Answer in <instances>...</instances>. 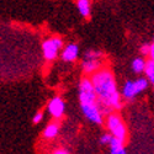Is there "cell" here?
<instances>
[{
  "mask_svg": "<svg viewBox=\"0 0 154 154\" xmlns=\"http://www.w3.org/2000/svg\"><path fill=\"white\" fill-rule=\"evenodd\" d=\"M60 133V123L59 121H51L46 125L45 130L42 132V138L46 140H53Z\"/></svg>",
  "mask_w": 154,
  "mask_h": 154,
  "instance_id": "cell-9",
  "label": "cell"
},
{
  "mask_svg": "<svg viewBox=\"0 0 154 154\" xmlns=\"http://www.w3.org/2000/svg\"><path fill=\"white\" fill-rule=\"evenodd\" d=\"M66 109H67L66 101H64V99L60 95H54L51 97L47 102V107H46L51 119L54 121H60L64 117Z\"/></svg>",
  "mask_w": 154,
  "mask_h": 154,
  "instance_id": "cell-7",
  "label": "cell"
},
{
  "mask_svg": "<svg viewBox=\"0 0 154 154\" xmlns=\"http://www.w3.org/2000/svg\"><path fill=\"white\" fill-rule=\"evenodd\" d=\"M149 85L150 84L144 75L138 76V78L134 80H126L123 83L122 88L120 89L123 101H126V102L133 101L138 95L144 93L149 88Z\"/></svg>",
  "mask_w": 154,
  "mask_h": 154,
  "instance_id": "cell-4",
  "label": "cell"
},
{
  "mask_svg": "<svg viewBox=\"0 0 154 154\" xmlns=\"http://www.w3.org/2000/svg\"><path fill=\"white\" fill-rule=\"evenodd\" d=\"M112 134L110 133V132H104V133H101L100 134V137H99V142H100V144L101 146H107L109 147V144H110V142L112 140Z\"/></svg>",
  "mask_w": 154,
  "mask_h": 154,
  "instance_id": "cell-14",
  "label": "cell"
},
{
  "mask_svg": "<svg viewBox=\"0 0 154 154\" xmlns=\"http://www.w3.org/2000/svg\"><path fill=\"white\" fill-rule=\"evenodd\" d=\"M150 45L152 43H143L142 46L139 47V52L143 57H148L149 54V51H150Z\"/></svg>",
  "mask_w": 154,
  "mask_h": 154,
  "instance_id": "cell-17",
  "label": "cell"
},
{
  "mask_svg": "<svg viewBox=\"0 0 154 154\" xmlns=\"http://www.w3.org/2000/svg\"><path fill=\"white\" fill-rule=\"evenodd\" d=\"M109 154H127L126 143L120 139L112 138L109 144Z\"/></svg>",
  "mask_w": 154,
  "mask_h": 154,
  "instance_id": "cell-12",
  "label": "cell"
},
{
  "mask_svg": "<svg viewBox=\"0 0 154 154\" xmlns=\"http://www.w3.org/2000/svg\"><path fill=\"white\" fill-rule=\"evenodd\" d=\"M63 47H64V41L60 36L52 35V36L46 37L41 45L42 57H43L45 62H47V63L54 62L60 56Z\"/></svg>",
  "mask_w": 154,
  "mask_h": 154,
  "instance_id": "cell-5",
  "label": "cell"
},
{
  "mask_svg": "<svg viewBox=\"0 0 154 154\" xmlns=\"http://www.w3.org/2000/svg\"><path fill=\"white\" fill-rule=\"evenodd\" d=\"M76 9L83 19H90L91 16V2L90 0H75Z\"/></svg>",
  "mask_w": 154,
  "mask_h": 154,
  "instance_id": "cell-10",
  "label": "cell"
},
{
  "mask_svg": "<svg viewBox=\"0 0 154 154\" xmlns=\"http://www.w3.org/2000/svg\"><path fill=\"white\" fill-rule=\"evenodd\" d=\"M78 99H79V105L97 102V96H96L90 76L83 75L80 78L78 84Z\"/></svg>",
  "mask_w": 154,
  "mask_h": 154,
  "instance_id": "cell-6",
  "label": "cell"
},
{
  "mask_svg": "<svg viewBox=\"0 0 154 154\" xmlns=\"http://www.w3.org/2000/svg\"><path fill=\"white\" fill-rule=\"evenodd\" d=\"M101 111L106 116L113 111H121L123 109V99L119 88L116 76L112 68L106 64L101 69L90 75Z\"/></svg>",
  "mask_w": 154,
  "mask_h": 154,
  "instance_id": "cell-1",
  "label": "cell"
},
{
  "mask_svg": "<svg viewBox=\"0 0 154 154\" xmlns=\"http://www.w3.org/2000/svg\"><path fill=\"white\" fill-rule=\"evenodd\" d=\"M48 154H70V152L66 147H54L49 150Z\"/></svg>",
  "mask_w": 154,
  "mask_h": 154,
  "instance_id": "cell-16",
  "label": "cell"
},
{
  "mask_svg": "<svg viewBox=\"0 0 154 154\" xmlns=\"http://www.w3.org/2000/svg\"><path fill=\"white\" fill-rule=\"evenodd\" d=\"M147 58L154 63V42H152V45H150V51H149V54Z\"/></svg>",
  "mask_w": 154,
  "mask_h": 154,
  "instance_id": "cell-18",
  "label": "cell"
},
{
  "mask_svg": "<svg viewBox=\"0 0 154 154\" xmlns=\"http://www.w3.org/2000/svg\"><path fill=\"white\" fill-rule=\"evenodd\" d=\"M79 57H80V47L78 43H74V42L64 45L60 52V56H59L62 62L68 63V64L75 63L79 59Z\"/></svg>",
  "mask_w": 154,
  "mask_h": 154,
  "instance_id": "cell-8",
  "label": "cell"
},
{
  "mask_svg": "<svg viewBox=\"0 0 154 154\" xmlns=\"http://www.w3.org/2000/svg\"><path fill=\"white\" fill-rule=\"evenodd\" d=\"M45 120V113L42 111H37L32 116V123L33 125H40Z\"/></svg>",
  "mask_w": 154,
  "mask_h": 154,
  "instance_id": "cell-15",
  "label": "cell"
},
{
  "mask_svg": "<svg viewBox=\"0 0 154 154\" xmlns=\"http://www.w3.org/2000/svg\"><path fill=\"white\" fill-rule=\"evenodd\" d=\"M147 60L148 58L147 57H143V56H139V57H136L132 63H131V69L134 74L137 75H142L144 73V69H146V66H147Z\"/></svg>",
  "mask_w": 154,
  "mask_h": 154,
  "instance_id": "cell-11",
  "label": "cell"
},
{
  "mask_svg": "<svg viewBox=\"0 0 154 154\" xmlns=\"http://www.w3.org/2000/svg\"><path fill=\"white\" fill-rule=\"evenodd\" d=\"M104 126L106 128V131L112 134L113 138L120 139L122 142H127L130 133H128V127L126 125L125 119L122 117V115L120 111H113L110 112L105 116V122Z\"/></svg>",
  "mask_w": 154,
  "mask_h": 154,
  "instance_id": "cell-2",
  "label": "cell"
},
{
  "mask_svg": "<svg viewBox=\"0 0 154 154\" xmlns=\"http://www.w3.org/2000/svg\"><path fill=\"white\" fill-rule=\"evenodd\" d=\"M153 42H154V38H153Z\"/></svg>",
  "mask_w": 154,
  "mask_h": 154,
  "instance_id": "cell-19",
  "label": "cell"
},
{
  "mask_svg": "<svg viewBox=\"0 0 154 154\" xmlns=\"http://www.w3.org/2000/svg\"><path fill=\"white\" fill-rule=\"evenodd\" d=\"M144 76L148 79L149 84H152L154 86V63L148 59L147 60V66H146V69H144Z\"/></svg>",
  "mask_w": 154,
  "mask_h": 154,
  "instance_id": "cell-13",
  "label": "cell"
},
{
  "mask_svg": "<svg viewBox=\"0 0 154 154\" xmlns=\"http://www.w3.org/2000/svg\"><path fill=\"white\" fill-rule=\"evenodd\" d=\"M104 66H106V59L105 53L102 51L89 48L83 53V59L80 62V69L83 75L90 76Z\"/></svg>",
  "mask_w": 154,
  "mask_h": 154,
  "instance_id": "cell-3",
  "label": "cell"
}]
</instances>
